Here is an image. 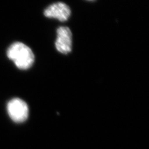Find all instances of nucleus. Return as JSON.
Returning a JSON list of instances; mask_svg holds the SVG:
<instances>
[{"mask_svg": "<svg viewBox=\"0 0 149 149\" xmlns=\"http://www.w3.org/2000/svg\"><path fill=\"white\" fill-rule=\"evenodd\" d=\"M55 47L61 53H69L72 49V33L68 27H60L57 30Z\"/></svg>", "mask_w": 149, "mask_h": 149, "instance_id": "20e7f679", "label": "nucleus"}, {"mask_svg": "<svg viewBox=\"0 0 149 149\" xmlns=\"http://www.w3.org/2000/svg\"><path fill=\"white\" fill-rule=\"evenodd\" d=\"M44 15L47 18L57 19L61 22L67 21L71 15L69 7L63 2H57L49 6Z\"/></svg>", "mask_w": 149, "mask_h": 149, "instance_id": "7ed1b4c3", "label": "nucleus"}, {"mask_svg": "<svg viewBox=\"0 0 149 149\" xmlns=\"http://www.w3.org/2000/svg\"><path fill=\"white\" fill-rule=\"evenodd\" d=\"M7 111L9 116L15 122H23L28 117V105L19 98H14L9 102L7 104Z\"/></svg>", "mask_w": 149, "mask_h": 149, "instance_id": "f03ea898", "label": "nucleus"}, {"mask_svg": "<svg viewBox=\"0 0 149 149\" xmlns=\"http://www.w3.org/2000/svg\"><path fill=\"white\" fill-rule=\"evenodd\" d=\"M7 56L20 69H29L34 61V55L31 48L21 42L11 45L8 49Z\"/></svg>", "mask_w": 149, "mask_h": 149, "instance_id": "f257e3e1", "label": "nucleus"}, {"mask_svg": "<svg viewBox=\"0 0 149 149\" xmlns=\"http://www.w3.org/2000/svg\"><path fill=\"white\" fill-rule=\"evenodd\" d=\"M88 1H93V0H88Z\"/></svg>", "mask_w": 149, "mask_h": 149, "instance_id": "39448f33", "label": "nucleus"}]
</instances>
